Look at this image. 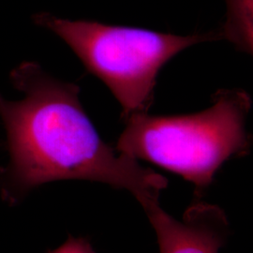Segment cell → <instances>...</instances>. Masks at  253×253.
Returning <instances> with one entry per match:
<instances>
[{"instance_id":"cell-1","label":"cell","mask_w":253,"mask_h":253,"mask_svg":"<svg viewBox=\"0 0 253 253\" xmlns=\"http://www.w3.org/2000/svg\"><path fill=\"white\" fill-rule=\"evenodd\" d=\"M10 81L25 98L11 101L0 95L9 153L0 181L7 199L52 181L75 179L128 190L143 208L159 201L168 180L100 138L77 84L55 79L34 62L19 65Z\"/></svg>"},{"instance_id":"cell-2","label":"cell","mask_w":253,"mask_h":253,"mask_svg":"<svg viewBox=\"0 0 253 253\" xmlns=\"http://www.w3.org/2000/svg\"><path fill=\"white\" fill-rule=\"evenodd\" d=\"M212 100L209 108L195 114L128 117L116 149L180 175L202 197L221 165L251 147L246 120L253 100L248 92L220 89Z\"/></svg>"},{"instance_id":"cell-3","label":"cell","mask_w":253,"mask_h":253,"mask_svg":"<svg viewBox=\"0 0 253 253\" xmlns=\"http://www.w3.org/2000/svg\"><path fill=\"white\" fill-rule=\"evenodd\" d=\"M34 23L60 37L89 73L103 82L121 105L123 120L148 113L161 69L175 54L204 42L221 40L217 30L179 36L94 21H70L48 12Z\"/></svg>"},{"instance_id":"cell-4","label":"cell","mask_w":253,"mask_h":253,"mask_svg":"<svg viewBox=\"0 0 253 253\" xmlns=\"http://www.w3.org/2000/svg\"><path fill=\"white\" fill-rule=\"evenodd\" d=\"M144 209L156 231L160 253H218L229 235L224 211L208 203L195 201L180 220L167 214L159 201Z\"/></svg>"},{"instance_id":"cell-5","label":"cell","mask_w":253,"mask_h":253,"mask_svg":"<svg viewBox=\"0 0 253 253\" xmlns=\"http://www.w3.org/2000/svg\"><path fill=\"white\" fill-rule=\"evenodd\" d=\"M227 17L217 29L221 40L232 42L235 48L253 54V0H225Z\"/></svg>"},{"instance_id":"cell-6","label":"cell","mask_w":253,"mask_h":253,"mask_svg":"<svg viewBox=\"0 0 253 253\" xmlns=\"http://www.w3.org/2000/svg\"><path fill=\"white\" fill-rule=\"evenodd\" d=\"M48 253H96L90 243L83 237L70 236L68 240L56 250Z\"/></svg>"}]
</instances>
